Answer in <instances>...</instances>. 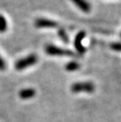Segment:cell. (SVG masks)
I'll return each instance as SVG.
<instances>
[{
	"label": "cell",
	"mask_w": 121,
	"mask_h": 122,
	"mask_svg": "<svg viewBox=\"0 0 121 122\" xmlns=\"http://www.w3.org/2000/svg\"><path fill=\"white\" fill-rule=\"evenodd\" d=\"M45 51L47 54L51 56H61V57H76V54L71 50L61 48L59 46H57L52 44H49L45 48Z\"/></svg>",
	"instance_id": "1"
},
{
	"label": "cell",
	"mask_w": 121,
	"mask_h": 122,
	"mask_svg": "<svg viewBox=\"0 0 121 122\" xmlns=\"http://www.w3.org/2000/svg\"><path fill=\"white\" fill-rule=\"evenodd\" d=\"M38 61V57L35 54H29L28 56L17 61L15 63V68L17 70H23L28 67L35 65Z\"/></svg>",
	"instance_id": "2"
},
{
	"label": "cell",
	"mask_w": 121,
	"mask_h": 122,
	"mask_svg": "<svg viewBox=\"0 0 121 122\" xmlns=\"http://www.w3.org/2000/svg\"><path fill=\"white\" fill-rule=\"evenodd\" d=\"M95 89L94 85L91 82H79L73 84L71 87L72 92L74 93L79 92H87L91 93Z\"/></svg>",
	"instance_id": "3"
},
{
	"label": "cell",
	"mask_w": 121,
	"mask_h": 122,
	"mask_svg": "<svg viewBox=\"0 0 121 122\" xmlns=\"http://www.w3.org/2000/svg\"><path fill=\"white\" fill-rule=\"evenodd\" d=\"M35 25L39 28H56L58 26V22L53 20L47 19V18H38L35 20Z\"/></svg>",
	"instance_id": "4"
},
{
	"label": "cell",
	"mask_w": 121,
	"mask_h": 122,
	"mask_svg": "<svg viewBox=\"0 0 121 122\" xmlns=\"http://www.w3.org/2000/svg\"><path fill=\"white\" fill-rule=\"evenodd\" d=\"M85 36H86L85 32L81 31V32H79L78 34L76 36V38H75V40H74L75 48H76V50L80 54H83L86 51V48L84 47V46L83 45V43H82Z\"/></svg>",
	"instance_id": "5"
},
{
	"label": "cell",
	"mask_w": 121,
	"mask_h": 122,
	"mask_svg": "<svg viewBox=\"0 0 121 122\" xmlns=\"http://www.w3.org/2000/svg\"><path fill=\"white\" fill-rule=\"evenodd\" d=\"M72 2L84 13H89L91 11V6L87 0H72Z\"/></svg>",
	"instance_id": "6"
},
{
	"label": "cell",
	"mask_w": 121,
	"mask_h": 122,
	"mask_svg": "<svg viewBox=\"0 0 121 122\" xmlns=\"http://www.w3.org/2000/svg\"><path fill=\"white\" fill-rule=\"evenodd\" d=\"M35 95V91L33 88H25L19 92V96L22 99H29Z\"/></svg>",
	"instance_id": "7"
},
{
	"label": "cell",
	"mask_w": 121,
	"mask_h": 122,
	"mask_svg": "<svg viewBox=\"0 0 121 122\" xmlns=\"http://www.w3.org/2000/svg\"><path fill=\"white\" fill-rule=\"evenodd\" d=\"M79 69V63H77L76 61L68 62L65 66V69L67 71H69V72L76 71V70H78Z\"/></svg>",
	"instance_id": "8"
},
{
	"label": "cell",
	"mask_w": 121,
	"mask_h": 122,
	"mask_svg": "<svg viewBox=\"0 0 121 122\" xmlns=\"http://www.w3.org/2000/svg\"><path fill=\"white\" fill-rule=\"evenodd\" d=\"M58 36L64 43H68L69 42L68 36V34H67L66 31L64 29V28H60V29L58 30Z\"/></svg>",
	"instance_id": "9"
},
{
	"label": "cell",
	"mask_w": 121,
	"mask_h": 122,
	"mask_svg": "<svg viewBox=\"0 0 121 122\" xmlns=\"http://www.w3.org/2000/svg\"><path fill=\"white\" fill-rule=\"evenodd\" d=\"M7 29V20L3 15H0V32H5Z\"/></svg>",
	"instance_id": "10"
},
{
	"label": "cell",
	"mask_w": 121,
	"mask_h": 122,
	"mask_svg": "<svg viewBox=\"0 0 121 122\" xmlns=\"http://www.w3.org/2000/svg\"><path fill=\"white\" fill-rule=\"evenodd\" d=\"M111 48L113 51H120V52H121V43H113L111 44Z\"/></svg>",
	"instance_id": "11"
},
{
	"label": "cell",
	"mask_w": 121,
	"mask_h": 122,
	"mask_svg": "<svg viewBox=\"0 0 121 122\" xmlns=\"http://www.w3.org/2000/svg\"><path fill=\"white\" fill-rule=\"evenodd\" d=\"M6 65L5 63V61L3 60V58L0 56V70H4L6 69Z\"/></svg>",
	"instance_id": "12"
}]
</instances>
